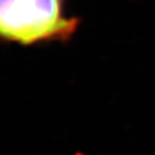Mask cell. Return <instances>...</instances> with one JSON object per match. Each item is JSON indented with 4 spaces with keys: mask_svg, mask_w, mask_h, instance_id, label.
<instances>
[{
    "mask_svg": "<svg viewBox=\"0 0 155 155\" xmlns=\"http://www.w3.org/2000/svg\"><path fill=\"white\" fill-rule=\"evenodd\" d=\"M68 0H0V36L23 46L70 41L80 18L68 16Z\"/></svg>",
    "mask_w": 155,
    "mask_h": 155,
    "instance_id": "cell-1",
    "label": "cell"
}]
</instances>
